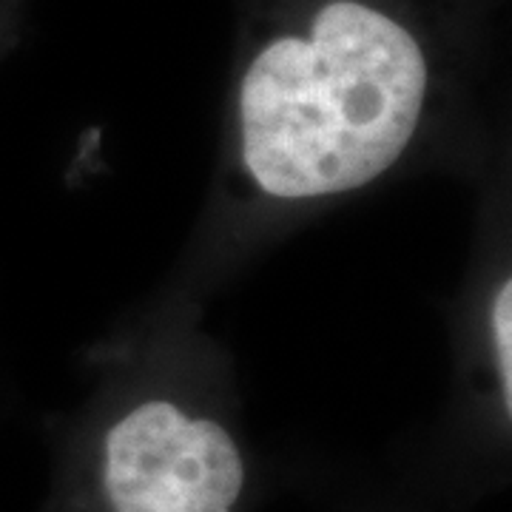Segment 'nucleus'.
<instances>
[{
  "label": "nucleus",
  "mask_w": 512,
  "mask_h": 512,
  "mask_svg": "<svg viewBox=\"0 0 512 512\" xmlns=\"http://www.w3.org/2000/svg\"><path fill=\"white\" fill-rule=\"evenodd\" d=\"M453 80L441 0H248L231 194L293 211L373 185L433 131Z\"/></svg>",
  "instance_id": "obj_1"
},
{
  "label": "nucleus",
  "mask_w": 512,
  "mask_h": 512,
  "mask_svg": "<svg viewBox=\"0 0 512 512\" xmlns=\"http://www.w3.org/2000/svg\"><path fill=\"white\" fill-rule=\"evenodd\" d=\"M100 481L111 512H234L245 461L220 421L148 396L106 430Z\"/></svg>",
  "instance_id": "obj_2"
},
{
  "label": "nucleus",
  "mask_w": 512,
  "mask_h": 512,
  "mask_svg": "<svg viewBox=\"0 0 512 512\" xmlns=\"http://www.w3.org/2000/svg\"><path fill=\"white\" fill-rule=\"evenodd\" d=\"M510 313H512V285L510 276L504 274L493 285L484 308V356L493 370L495 390L504 402V410L510 416L512 404V370H510Z\"/></svg>",
  "instance_id": "obj_3"
},
{
  "label": "nucleus",
  "mask_w": 512,
  "mask_h": 512,
  "mask_svg": "<svg viewBox=\"0 0 512 512\" xmlns=\"http://www.w3.org/2000/svg\"><path fill=\"white\" fill-rule=\"evenodd\" d=\"M18 37V0H0V60Z\"/></svg>",
  "instance_id": "obj_4"
}]
</instances>
